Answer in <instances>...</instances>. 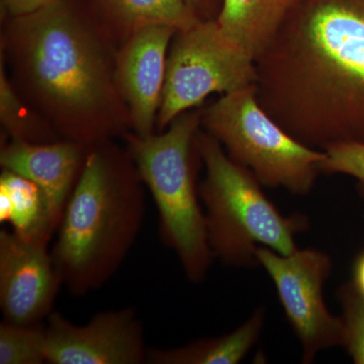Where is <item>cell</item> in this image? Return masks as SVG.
<instances>
[{"label": "cell", "instance_id": "8fae6325", "mask_svg": "<svg viewBox=\"0 0 364 364\" xmlns=\"http://www.w3.org/2000/svg\"><path fill=\"white\" fill-rule=\"evenodd\" d=\"M177 31L172 26H143L127 38L117 54L114 79L128 105L130 124L136 135L153 134L161 102L167 53Z\"/></svg>", "mask_w": 364, "mask_h": 364}, {"label": "cell", "instance_id": "7c38bea8", "mask_svg": "<svg viewBox=\"0 0 364 364\" xmlns=\"http://www.w3.org/2000/svg\"><path fill=\"white\" fill-rule=\"evenodd\" d=\"M88 148L72 141L13 140L2 147L0 164L33 182L44 196L55 233L85 164Z\"/></svg>", "mask_w": 364, "mask_h": 364}, {"label": "cell", "instance_id": "ba28073f", "mask_svg": "<svg viewBox=\"0 0 364 364\" xmlns=\"http://www.w3.org/2000/svg\"><path fill=\"white\" fill-rule=\"evenodd\" d=\"M256 258L272 279L301 342L304 363H312L318 352L343 343L341 318L330 312L323 293L332 268L327 253L309 248L284 255L258 247Z\"/></svg>", "mask_w": 364, "mask_h": 364}, {"label": "cell", "instance_id": "30bf717a", "mask_svg": "<svg viewBox=\"0 0 364 364\" xmlns=\"http://www.w3.org/2000/svg\"><path fill=\"white\" fill-rule=\"evenodd\" d=\"M48 244L0 231V308L7 322L37 324L53 312L63 284Z\"/></svg>", "mask_w": 364, "mask_h": 364}, {"label": "cell", "instance_id": "8992f818", "mask_svg": "<svg viewBox=\"0 0 364 364\" xmlns=\"http://www.w3.org/2000/svg\"><path fill=\"white\" fill-rule=\"evenodd\" d=\"M202 119L228 156L262 186L305 196L322 172L324 150L309 147L282 129L261 107L255 85L222 95Z\"/></svg>", "mask_w": 364, "mask_h": 364}, {"label": "cell", "instance_id": "603a6c76", "mask_svg": "<svg viewBox=\"0 0 364 364\" xmlns=\"http://www.w3.org/2000/svg\"><path fill=\"white\" fill-rule=\"evenodd\" d=\"M298 1V0H294V4H296V2ZM293 4V6H294Z\"/></svg>", "mask_w": 364, "mask_h": 364}, {"label": "cell", "instance_id": "52a82bcc", "mask_svg": "<svg viewBox=\"0 0 364 364\" xmlns=\"http://www.w3.org/2000/svg\"><path fill=\"white\" fill-rule=\"evenodd\" d=\"M255 83L252 57L223 32L217 20L198 21L177 31L170 45L158 128H167L213 93L226 95Z\"/></svg>", "mask_w": 364, "mask_h": 364}, {"label": "cell", "instance_id": "e0dca14e", "mask_svg": "<svg viewBox=\"0 0 364 364\" xmlns=\"http://www.w3.org/2000/svg\"><path fill=\"white\" fill-rule=\"evenodd\" d=\"M46 325L0 324V364H42L45 358Z\"/></svg>", "mask_w": 364, "mask_h": 364}, {"label": "cell", "instance_id": "2e32d148", "mask_svg": "<svg viewBox=\"0 0 364 364\" xmlns=\"http://www.w3.org/2000/svg\"><path fill=\"white\" fill-rule=\"evenodd\" d=\"M109 14L132 33L150 25L183 31L198 20L186 0H102Z\"/></svg>", "mask_w": 364, "mask_h": 364}, {"label": "cell", "instance_id": "7a4b0ae2", "mask_svg": "<svg viewBox=\"0 0 364 364\" xmlns=\"http://www.w3.org/2000/svg\"><path fill=\"white\" fill-rule=\"evenodd\" d=\"M11 52L21 77L66 140L92 147L119 127L114 69L92 31L62 0L13 18Z\"/></svg>", "mask_w": 364, "mask_h": 364}, {"label": "cell", "instance_id": "7402d4cb", "mask_svg": "<svg viewBox=\"0 0 364 364\" xmlns=\"http://www.w3.org/2000/svg\"><path fill=\"white\" fill-rule=\"evenodd\" d=\"M355 287L359 294L364 296V254L355 267Z\"/></svg>", "mask_w": 364, "mask_h": 364}, {"label": "cell", "instance_id": "44dd1931", "mask_svg": "<svg viewBox=\"0 0 364 364\" xmlns=\"http://www.w3.org/2000/svg\"><path fill=\"white\" fill-rule=\"evenodd\" d=\"M56 0H1L2 6L11 18L26 16L42 9Z\"/></svg>", "mask_w": 364, "mask_h": 364}, {"label": "cell", "instance_id": "d6986e66", "mask_svg": "<svg viewBox=\"0 0 364 364\" xmlns=\"http://www.w3.org/2000/svg\"><path fill=\"white\" fill-rule=\"evenodd\" d=\"M343 306V343L354 363L364 364V296L350 289L340 293Z\"/></svg>", "mask_w": 364, "mask_h": 364}, {"label": "cell", "instance_id": "5bb4252c", "mask_svg": "<svg viewBox=\"0 0 364 364\" xmlns=\"http://www.w3.org/2000/svg\"><path fill=\"white\" fill-rule=\"evenodd\" d=\"M293 4L294 0H224L217 21L255 61Z\"/></svg>", "mask_w": 364, "mask_h": 364}, {"label": "cell", "instance_id": "4fadbf2b", "mask_svg": "<svg viewBox=\"0 0 364 364\" xmlns=\"http://www.w3.org/2000/svg\"><path fill=\"white\" fill-rule=\"evenodd\" d=\"M265 311L257 309L234 331L213 338L196 340L174 348L148 349V364H237L259 339Z\"/></svg>", "mask_w": 364, "mask_h": 364}, {"label": "cell", "instance_id": "3957f363", "mask_svg": "<svg viewBox=\"0 0 364 364\" xmlns=\"http://www.w3.org/2000/svg\"><path fill=\"white\" fill-rule=\"evenodd\" d=\"M143 184L129 151L109 141L88 148L51 250L72 296L102 289L126 260L145 218Z\"/></svg>", "mask_w": 364, "mask_h": 364}, {"label": "cell", "instance_id": "ac0fdd59", "mask_svg": "<svg viewBox=\"0 0 364 364\" xmlns=\"http://www.w3.org/2000/svg\"><path fill=\"white\" fill-rule=\"evenodd\" d=\"M0 119L13 140L47 143L43 141L44 135L36 130V124L26 116V109L14 90L2 64L0 68Z\"/></svg>", "mask_w": 364, "mask_h": 364}, {"label": "cell", "instance_id": "9c48e42d", "mask_svg": "<svg viewBox=\"0 0 364 364\" xmlns=\"http://www.w3.org/2000/svg\"><path fill=\"white\" fill-rule=\"evenodd\" d=\"M45 325L46 363H147L145 329L133 308L95 314L85 325L53 311Z\"/></svg>", "mask_w": 364, "mask_h": 364}, {"label": "cell", "instance_id": "5b68a950", "mask_svg": "<svg viewBox=\"0 0 364 364\" xmlns=\"http://www.w3.org/2000/svg\"><path fill=\"white\" fill-rule=\"evenodd\" d=\"M200 119V112L188 111L158 135L127 136L129 153L156 205L162 240L195 284L207 279L214 258L191 159Z\"/></svg>", "mask_w": 364, "mask_h": 364}, {"label": "cell", "instance_id": "ffe728a7", "mask_svg": "<svg viewBox=\"0 0 364 364\" xmlns=\"http://www.w3.org/2000/svg\"><path fill=\"white\" fill-rule=\"evenodd\" d=\"M324 152L322 172L346 174L364 186V142L334 144L325 148Z\"/></svg>", "mask_w": 364, "mask_h": 364}, {"label": "cell", "instance_id": "cb8c5ba5", "mask_svg": "<svg viewBox=\"0 0 364 364\" xmlns=\"http://www.w3.org/2000/svg\"><path fill=\"white\" fill-rule=\"evenodd\" d=\"M196 1H198V0H196Z\"/></svg>", "mask_w": 364, "mask_h": 364}, {"label": "cell", "instance_id": "9a60e30c", "mask_svg": "<svg viewBox=\"0 0 364 364\" xmlns=\"http://www.w3.org/2000/svg\"><path fill=\"white\" fill-rule=\"evenodd\" d=\"M0 218L23 238L50 242L55 234L42 191L33 182L7 170L0 176Z\"/></svg>", "mask_w": 364, "mask_h": 364}, {"label": "cell", "instance_id": "6da1fadb", "mask_svg": "<svg viewBox=\"0 0 364 364\" xmlns=\"http://www.w3.org/2000/svg\"><path fill=\"white\" fill-rule=\"evenodd\" d=\"M255 67L261 107L299 142H364V0H298Z\"/></svg>", "mask_w": 364, "mask_h": 364}, {"label": "cell", "instance_id": "277c9868", "mask_svg": "<svg viewBox=\"0 0 364 364\" xmlns=\"http://www.w3.org/2000/svg\"><path fill=\"white\" fill-rule=\"evenodd\" d=\"M196 147L205 166L198 193L214 258L230 267H250L258 264V247L284 255L294 252V239L305 230L306 218L282 215L263 193L262 184L228 156L210 134H196Z\"/></svg>", "mask_w": 364, "mask_h": 364}]
</instances>
